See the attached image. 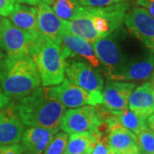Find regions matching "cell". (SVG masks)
<instances>
[{"mask_svg":"<svg viewBox=\"0 0 154 154\" xmlns=\"http://www.w3.org/2000/svg\"><path fill=\"white\" fill-rule=\"evenodd\" d=\"M50 97L68 108H78L84 105H102V94H93L70 82L67 78L56 86L47 87Z\"/></svg>","mask_w":154,"mask_h":154,"instance_id":"cell-9","label":"cell"},{"mask_svg":"<svg viewBox=\"0 0 154 154\" xmlns=\"http://www.w3.org/2000/svg\"><path fill=\"white\" fill-rule=\"evenodd\" d=\"M64 74L73 84L93 94H102L105 82L96 68L87 61L69 58L65 62Z\"/></svg>","mask_w":154,"mask_h":154,"instance_id":"cell-6","label":"cell"},{"mask_svg":"<svg viewBox=\"0 0 154 154\" xmlns=\"http://www.w3.org/2000/svg\"><path fill=\"white\" fill-rule=\"evenodd\" d=\"M69 32L78 37L84 38L91 44L97 38H100L99 33L94 29L92 19L87 11V7L84 6V11L80 17L67 22Z\"/></svg>","mask_w":154,"mask_h":154,"instance_id":"cell-20","label":"cell"},{"mask_svg":"<svg viewBox=\"0 0 154 154\" xmlns=\"http://www.w3.org/2000/svg\"><path fill=\"white\" fill-rule=\"evenodd\" d=\"M55 1H57V0H41V3H44L45 5H47L51 6Z\"/></svg>","mask_w":154,"mask_h":154,"instance_id":"cell-34","label":"cell"},{"mask_svg":"<svg viewBox=\"0 0 154 154\" xmlns=\"http://www.w3.org/2000/svg\"><path fill=\"white\" fill-rule=\"evenodd\" d=\"M68 140V134L63 131L57 132L42 154H63Z\"/></svg>","mask_w":154,"mask_h":154,"instance_id":"cell-25","label":"cell"},{"mask_svg":"<svg viewBox=\"0 0 154 154\" xmlns=\"http://www.w3.org/2000/svg\"><path fill=\"white\" fill-rule=\"evenodd\" d=\"M123 24L128 31L154 53V17L142 7H134L127 11Z\"/></svg>","mask_w":154,"mask_h":154,"instance_id":"cell-11","label":"cell"},{"mask_svg":"<svg viewBox=\"0 0 154 154\" xmlns=\"http://www.w3.org/2000/svg\"><path fill=\"white\" fill-rule=\"evenodd\" d=\"M152 82V85H153V89H154V79H153V82Z\"/></svg>","mask_w":154,"mask_h":154,"instance_id":"cell-37","label":"cell"},{"mask_svg":"<svg viewBox=\"0 0 154 154\" xmlns=\"http://www.w3.org/2000/svg\"><path fill=\"white\" fill-rule=\"evenodd\" d=\"M91 154H114L111 151L109 144L107 142L106 137L103 134H100L97 138V142L94 146V148Z\"/></svg>","mask_w":154,"mask_h":154,"instance_id":"cell-26","label":"cell"},{"mask_svg":"<svg viewBox=\"0 0 154 154\" xmlns=\"http://www.w3.org/2000/svg\"><path fill=\"white\" fill-rule=\"evenodd\" d=\"M15 105L25 126L50 129L59 128L62 116L66 110L65 106L50 97L45 87H39L28 96L17 100Z\"/></svg>","mask_w":154,"mask_h":154,"instance_id":"cell-2","label":"cell"},{"mask_svg":"<svg viewBox=\"0 0 154 154\" xmlns=\"http://www.w3.org/2000/svg\"><path fill=\"white\" fill-rule=\"evenodd\" d=\"M37 26L40 38L57 45H62V37L69 29L66 21L59 18L51 7L44 3L37 8Z\"/></svg>","mask_w":154,"mask_h":154,"instance_id":"cell-13","label":"cell"},{"mask_svg":"<svg viewBox=\"0 0 154 154\" xmlns=\"http://www.w3.org/2000/svg\"><path fill=\"white\" fill-rule=\"evenodd\" d=\"M5 57H6L5 54H4V53L0 51V64H1V63L4 61V59L5 58Z\"/></svg>","mask_w":154,"mask_h":154,"instance_id":"cell-35","label":"cell"},{"mask_svg":"<svg viewBox=\"0 0 154 154\" xmlns=\"http://www.w3.org/2000/svg\"><path fill=\"white\" fill-rule=\"evenodd\" d=\"M154 74V53L148 51L143 55L127 58L108 80L122 82H143L152 79Z\"/></svg>","mask_w":154,"mask_h":154,"instance_id":"cell-10","label":"cell"},{"mask_svg":"<svg viewBox=\"0 0 154 154\" xmlns=\"http://www.w3.org/2000/svg\"><path fill=\"white\" fill-rule=\"evenodd\" d=\"M40 78L31 56L7 57L0 64V86L10 99L19 100L40 87Z\"/></svg>","mask_w":154,"mask_h":154,"instance_id":"cell-1","label":"cell"},{"mask_svg":"<svg viewBox=\"0 0 154 154\" xmlns=\"http://www.w3.org/2000/svg\"><path fill=\"white\" fill-rule=\"evenodd\" d=\"M82 5L88 7H105L117 3L128 2V0H77Z\"/></svg>","mask_w":154,"mask_h":154,"instance_id":"cell-27","label":"cell"},{"mask_svg":"<svg viewBox=\"0 0 154 154\" xmlns=\"http://www.w3.org/2000/svg\"><path fill=\"white\" fill-rule=\"evenodd\" d=\"M17 3L27 5H38L41 3V0H16Z\"/></svg>","mask_w":154,"mask_h":154,"instance_id":"cell-32","label":"cell"},{"mask_svg":"<svg viewBox=\"0 0 154 154\" xmlns=\"http://www.w3.org/2000/svg\"><path fill=\"white\" fill-rule=\"evenodd\" d=\"M106 125L102 115L95 106L84 105L65 110L62 116L59 129L68 134L92 132L96 135L103 134L101 128Z\"/></svg>","mask_w":154,"mask_h":154,"instance_id":"cell-4","label":"cell"},{"mask_svg":"<svg viewBox=\"0 0 154 154\" xmlns=\"http://www.w3.org/2000/svg\"><path fill=\"white\" fill-rule=\"evenodd\" d=\"M146 124L149 128L154 132V113H152V115H150L146 118Z\"/></svg>","mask_w":154,"mask_h":154,"instance_id":"cell-33","label":"cell"},{"mask_svg":"<svg viewBox=\"0 0 154 154\" xmlns=\"http://www.w3.org/2000/svg\"><path fill=\"white\" fill-rule=\"evenodd\" d=\"M129 154H143L140 151H138V152H131V153Z\"/></svg>","mask_w":154,"mask_h":154,"instance_id":"cell-36","label":"cell"},{"mask_svg":"<svg viewBox=\"0 0 154 154\" xmlns=\"http://www.w3.org/2000/svg\"><path fill=\"white\" fill-rule=\"evenodd\" d=\"M0 154H23V149L20 143L0 145Z\"/></svg>","mask_w":154,"mask_h":154,"instance_id":"cell-28","label":"cell"},{"mask_svg":"<svg viewBox=\"0 0 154 154\" xmlns=\"http://www.w3.org/2000/svg\"><path fill=\"white\" fill-rule=\"evenodd\" d=\"M136 4L144 8L149 14L154 17V0H136Z\"/></svg>","mask_w":154,"mask_h":154,"instance_id":"cell-30","label":"cell"},{"mask_svg":"<svg viewBox=\"0 0 154 154\" xmlns=\"http://www.w3.org/2000/svg\"><path fill=\"white\" fill-rule=\"evenodd\" d=\"M98 136L92 132L70 134L63 154H91Z\"/></svg>","mask_w":154,"mask_h":154,"instance_id":"cell-21","label":"cell"},{"mask_svg":"<svg viewBox=\"0 0 154 154\" xmlns=\"http://www.w3.org/2000/svg\"><path fill=\"white\" fill-rule=\"evenodd\" d=\"M24 124L17 113L15 102L0 111V145L20 143Z\"/></svg>","mask_w":154,"mask_h":154,"instance_id":"cell-15","label":"cell"},{"mask_svg":"<svg viewBox=\"0 0 154 154\" xmlns=\"http://www.w3.org/2000/svg\"><path fill=\"white\" fill-rule=\"evenodd\" d=\"M61 46L65 60L81 57L94 68L99 66V61L95 54L93 45L70 33L69 29L62 37Z\"/></svg>","mask_w":154,"mask_h":154,"instance_id":"cell-16","label":"cell"},{"mask_svg":"<svg viewBox=\"0 0 154 154\" xmlns=\"http://www.w3.org/2000/svg\"><path fill=\"white\" fill-rule=\"evenodd\" d=\"M59 128L50 129L39 127H29L22 137L23 154H42Z\"/></svg>","mask_w":154,"mask_h":154,"instance_id":"cell-17","label":"cell"},{"mask_svg":"<svg viewBox=\"0 0 154 154\" xmlns=\"http://www.w3.org/2000/svg\"><path fill=\"white\" fill-rule=\"evenodd\" d=\"M102 116L106 124L107 142L113 153L129 154L140 151L137 137L134 133L117 123L110 112L107 116Z\"/></svg>","mask_w":154,"mask_h":154,"instance_id":"cell-12","label":"cell"},{"mask_svg":"<svg viewBox=\"0 0 154 154\" xmlns=\"http://www.w3.org/2000/svg\"><path fill=\"white\" fill-rule=\"evenodd\" d=\"M154 79V74H153V77H152V80H153Z\"/></svg>","mask_w":154,"mask_h":154,"instance_id":"cell-38","label":"cell"},{"mask_svg":"<svg viewBox=\"0 0 154 154\" xmlns=\"http://www.w3.org/2000/svg\"><path fill=\"white\" fill-rule=\"evenodd\" d=\"M51 9L62 20L69 22L82 14L84 5L77 0H57L51 5Z\"/></svg>","mask_w":154,"mask_h":154,"instance_id":"cell-23","label":"cell"},{"mask_svg":"<svg viewBox=\"0 0 154 154\" xmlns=\"http://www.w3.org/2000/svg\"><path fill=\"white\" fill-rule=\"evenodd\" d=\"M15 4L16 0H0V17H9Z\"/></svg>","mask_w":154,"mask_h":154,"instance_id":"cell-29","label":"cell"},{"mask_svg":"<svg viewBox=\"0 0 154 154\" xmlns=\"http://www.w3.org/2000/svg\"><path fill=\"white\" fill-rule=\"evenodd\" d=\"M31 57L34 61L41 84L47 88L60 84L65 78V58L61 45L38 39Z\"/></svg>","mask_w":154,"mask_h":154,"instance_id":"cell-3","label":"cell"},{"mask_svg":"<svg viewBox=\"0 0 154 154\" xmlns=\"http://www.w3.org/2000/svg\"><path fill=\"white\" fill-rule=\"evenodd\" d=\"M8 17L16 27L28 32L35 38H41L37 26V8L16 3Z\"/></svg>","mask_w":154,"mask_h":154,"instance_id":"cell-19","label":"cell"},{"mask_svg":"<svg viewBox=\"0 0 154 154\" xmlns=\"http://www.w3.org/2000/svg\"><path fill=\"white\" fill-rule=\"evenodd\" d=\"M119 29L105 37L97 38L92 43L95 54L99 61V64H102L105 69L107 79L127 60V57L122 51L120 43Z\"/></svg>","mask_w":154,"mask_h":154,"instance_id":"cell-8","label":"cell"},{"mask_svg":"<svg viewBox=\"0 0 154 154\" xmlns=\"http://www.w3.org/2000/svg\"><path fill=\"white\" fill-rule=\"evenodd\" d=\"M111 115L117 123L130 130L135 135H137L143 129L148 128L146 124V119L128 109Z\"/></svg>","mask_w":154,"mask_h":154,"instance_id":"cell-22","label":"cell"},{"mask_svg":"<svg viewBox=\"0 0 154 154\" xmlns=\"http://www.w3.org/2000/svg\"><path fill=\"white\" fill-rule=\"evenodd\" d=\"M135 86L134 82L107 79L102 90V105L110 114L128 109V99Z\"/></svg>","mask_w":154,"mask_h":154,"instance_id":"cell-14","label":"cell"},{"mask_svg":"<svg viewBox=\"0 0 154 154\" xmlns=\"http://www.w3.org/2000/svg\"><path fill=\"white\" fill-rule=\"evenodd\" d=\"M128 107L145 119L154 113V89L152 82H146L134 89Z\"/></svg>","mask_w":154,"mask_h":154,"instance_id":"cell-18","label":"cell"},{"mask_svg":"<svg viewBox=\"0 0 154 154\" xmlns=\"http://www.w3.org/2000/svg\"><path fill=\"white\" fill-rule=\"evenodd\" d=\"M38 39L16 27L9 19L0 17V48L7 57L31 56Z\"/></svg>","mask_w":154,"mask_h":154,"instance_id":"cell-5","label":"cell"},{"mask_svg":"<svg viewBox=\"0 0 154 154\" xmlns=\"http://www.w3.org/2000/svg\"><path fill=\"white\" fill-rule=\"evenodd\" d=\"M140 150L143 154H154V132L149 128L143 129L136 135Z\"/></svg>","mask_w":154,"mask_h":154,"instance_id":"cell-24","label":"cell"},{"mask_svg":"<svg viewBox=\"0 0 154 154\" xmlns=\"http://www.w3.org/2000/svg\"><path fill=\"white\" fill-rule=\"evenodd\" d=\"M11 99L3 93L1 86H0V111L5 109L6 107L11 104Z\"/></svg>","mask_w":154,"mask_h":154,"instance_id":"cell-31","label":"cell"},{"mask_svg":"<svg viewBox=\"0 0 154 154\" xmlns=\"http://www.w3.org/2000/svg\"><path fill=\"white\" fill-rule=\"evenodd\" d=\"M86 7L94 29L101 38L122 28L130 5L128 2H122L105 7Z\"/></svg>","mask_w":154,"mask_h":154,"instance_id":"cell-7","label":"cell"}]
</instances>
